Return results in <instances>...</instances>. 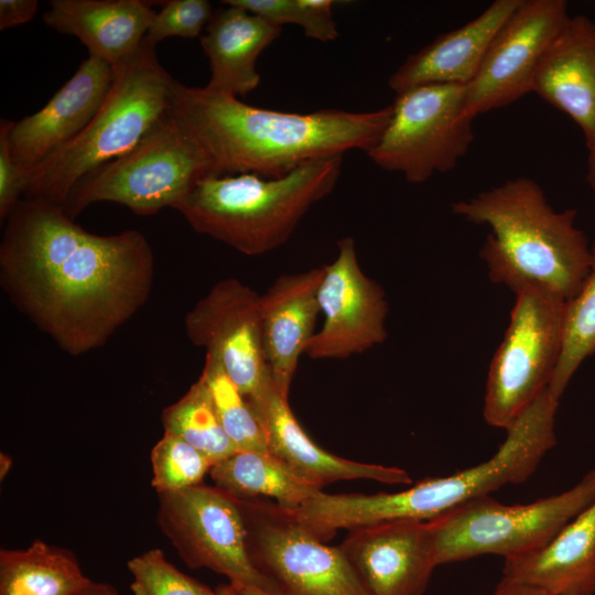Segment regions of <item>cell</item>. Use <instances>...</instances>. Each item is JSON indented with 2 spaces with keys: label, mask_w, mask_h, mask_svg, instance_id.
I'll use <instances>...</instances> for the list:
<instances>
[{
  "label": "cell",
  "mask_w": 595,
  "mask_h": 595,
  "mask_svg": "<svg viewBox=\"0 0 595 595\" xmlns=\"http://www.w3.org/2000/svg\"><path fill=\"white\" fill-rule=\"evenodd\" d=\"M154 252L138 230L96 235L63 206L22 198L4 221L0 282L14 306L61 349L104 346L152 291Z\"/></svg>",
  "instance_id": "obj_1"
},
{
  "label": "cell",
  "mask_w": 595,
  "mask_h": 595,
  "mask_svg": "<svg viewBox=\"0 0 595 595\" xmlns=\"http://www.w3.org/2000/svg\"><path fill=\"white\" fill-rule=\"evenodd\" d=\"M169 111L207 153L217 176L251 173L274 178L310 161L344 155L349 150L367 153L387 128L392 108L278 111L174 79Z\"/></svg>",
  "instance_id": "obj_2"
},
{
  "label": "cell",
  "mask_w": 595,
  "mask_h": 595,
  "mask_svg": "<svg viewBox=\"0 0 595 595\" xmlns=\"http://www.w3.org/2000/svg\"><path fill=\"white\" fill-rule=\"evenodd\" d=\"M452 210L490 228L480 249L489 279L516 294L540 290L569 301L591 271L592 249L575 225L576 210H554L532 178L507 180Z\"/></svg>",
  "instance_id": "obj_3"
},
{
  "label": "cell",
  "mask_w": 595,
  "mask_h": 595,
  "mask_svg": "<svg viewBox=\"0 0 595 595\" xmlns=\"http://www.w3.org/2000/svg\"><path fill=\"white\" fill-rule=\"evenodd\" d=\"M343 155L310 161L274 178L257 174L209 176L175 208L197 232L247 256L285 244L312 205L335 187Z\"/></svg>",
  "instance_id": "obj_4"
},
{
  "label": "cell",
  "mask_w": 595,
  "mask_h": 595,
  "mask_svg": "<svg viewBox=\"0 0 595 595\" xmlns=\"http://www.w3.org/2000/svg\"><path fill=\"white\" fill-rule=\"evenodd\" d=\"M115 72L87 127L28 172L24 198L63 206L82 177L129 152L169 110L174 79L159 63L154 45L143 40Z\"/></svg>",
  "instance_id": "obj_5"
},
{
  "label": "cell",
  "mask_w": 595,
  "mask_h": 595,
  "mask_svg": "<svg viewBox=\"0 0 595 595\" xmlns=\"http://www.w3.org/2000/svg\"><path fill=\"white\" fill-rule=\"evenodd\" d=\"M214 175L207 153L167 110L129 152L82 177L63 208L74 220L98 202L118 203L149 216L164 207L175 209L201 181Z\"/></svg>",
  "instance_id": "obj_6"
},
{
  "label": "cell",
  "mask_w": 595,
  "mask_h": 595,
  "mask_svg": "<svg viewBox=\"0 0 595 595\" xmlns=\"http://www.w3.org/2000/svg\"><path fill=\"white\" fill-rule=\"evenodd\" d=\"M595 501V468L574 487L527 505L507 506L489 496L468 501L431 519L436 564L483 554L509 556L551 541Z\"/></svg>",
  "instance_id": "obj_7"
},
{
  "label": "cell",
  "mask_w": 595,
  "mask_h": 595,
  "mask_svg": "<svg viewBox=\"0 0 595 595\" xmlns=\"http://www.w3.org/2000/svg\"><path fill=\"white\" fill-rule=\"evenodd\" d=\"M390 121L366 153L379 167L423 183L453 170L466 155L475 119L465 106V85L432 84L396 95Z\"/></svg>",
  "instance_id": "obj_8"
},
{
  "label": "cell",
  "mask_w": 595,
  "mask_h": 595,
  "mask_svg": "<svg viewBox=\"0 0 595 595\" xmlns=\"http://www.w3.org/2000/svg\"><path fill=\"white\" fill-rule=\"evenodd\" d=\"M488 371L483 414L506 431L549 387L563 348L566 301L540 290L516 294Z\"/></svg>",
  "instance_id": "obj_9"
},
{
  "label": "cell",
  "mask_w": 595,
  "mask_h": 595,
  "mask_svg": "<svg viewBox=\"0 0 595 595\" xmlns=\"http://www.w3.org/2000/svg\"><path fill=\"white\" fill-rule=\"evenodd\" d=\"M237 501L249 556L280 595H370L339 545L314 537L293 511L263 498Z\"/></svg>",
  "instance_id": "obj_10"
},
{
  "label": "cell",
  "mask_w": 595,
  "mask_h": 595,
  "mask_svg": "<svg viewBox=\"0 0 595 595\" xmlns=\"http://www.w3.org/2000/svg\"><path fill=\"white\" fill-rule=\"evenodd\" d=\"M158 496L156 524L186 566L224 575L237 591L280 595L249 556L236 498L204 484Z\"/></svg>",
  "instance_id": "obj_11"
},
{
  "label": "cell",
  "mask_w": 595,
  "mask_h": 595,
  "mask_svg": "<svg viewBox=\"0 0 595 595\" xmlns=\"http://www.w3.org/2000/svg\"><path fill=\"white\" fill-rule=\"evenodd\" d=\"M570 15L564 0H521L493 37L465 106L476 117L532 93L537 67Z\"/></svg>",
  "instance_id": "obj_12"
},
{
  "label": "cell",
  "mask_w": 595,
  "mask_h": 595,
  "mask_svg": "<svg viewBox=\"0 0 595 595\" xmlns=\"http://www.w3.org/2000/svg\"><path fill=\"white\" fill-rule=\"evenodd\" d=\"M188 339L215 356L247 400L271 381L260 295L235 278L214 284L185 315Z\"/></svg>",
  "instance_id": "obj_13"
},
{
  "label": "cell",
  "mask_w": 595,
  "mask_h": 595,
  "mask_svg": "<svg viewBox=\"0 0 595 595\" xmlns=\"http://www.w3.org/2000/svg\"><path fill=\"white\" fill-rule=\"evenodd\" d=\"M337 248L335 260L323 266L318 304L324 322L306 347L311 359H345L387 338L383 289L361 270L353 238L340 239Z\"/></svg>",
  "instance_id": "obj_14"
},
{
  "label": "cell",
  "mask_w": 595,
  "mask_h": 595,
  "mask_svg": "<svg viewBox=\"0 0 595 595\" xmlns=\"http://www.w3.org/2000/svg\"><path fill=\"white\" fill-rule=\"evenodd\" d=\"M339 548L370 595H422L437 566L431 520L354 529Z\"/></svg>",
  "instance_id": "obj_15"
},
{
  "label": "cell",
  "mask_w": 595,
  "mask_h": 595,
  "mask_svg": "<svg viewBox=\"0 0 595 595\" xmlns=\"http://www.w3.org/2000/svg\"><path fill=\"white\" fill-rule=\"evenodd\" d=\"M115 73L109 63L89 55L43 108L13 122L10 150L25 176L87 127L102 105Z\"/></svg>",
  "instance_id": "obj_16"
},
{
  "label": "cell",
  "mask_w": 595,
  "mask_h": 595,
  "mask_svg": "<svg viewBox=\"0 0 595 595\" xmlns=\"http://www.w3.org/2000/svg\"><path fill=\"white\" fill-rule=\"evenodd\" d=\"M248 402L264 432L269 452L298 477L320 490L328 484L347 479L412 484L404 469L349 461L320 447L302 429L288 398L273 381Z\"/></svg>",
  "instance_id": "obj_17"
},
{
  "label": "cell",
  "mask_w": 595,
  "mask_h": 595,
  "mask_svg": "<svg viewBox=\"0 0 595 595\" xmlns=\"http://www.w3.org/2000/svg\"><path fill=\"white\" fill-rule=\"evenodd\" d=\"M532 93L566 113L581 129L589 153L595 152V21L569 18L543 54Z\"/></svg>",
  "instance_id": "obj_18"
},
{
  "label": "cell",
  "mask_w": 595,
  "mask_h": 595,
  "mask_svg": "<svg viewBox=\"0 0 595 595\" xmlns=\"http://www.w3.org/2000/svg\"><path fill=\"white\" fill-rule=\"evenodd\" d=\"M324 267L279 277L260 295L262 338L273 383L289 398L300 357L314 336Z\"/></svg>",
  "instance_id": "obj_19"
},
{
  "label": "cell",
  "mask_w": 595,
  "mask_h": 595,
  "mask_svg": "<svg viewBox=\"0 0 595 595\" xmlns=\"http://www.w3.org/2000/svg\"><path fill=\"white\" fill-rule=\"evenodd\" d=\"M521 0H496L461 28L437 35L411 54L390 76L397 94L432 84L467 85L477 75L496 32Z\"/></svg>",
  "instance_id": "obj_20"
},
{
  "label": "cell",
  "mask_w": 595,
  "mask_h": 595,
  "mask_svg": "<svg viewBox=\"0 0 595 595\" xmlns=\"http://www.w3.org/2000/svg\"><path fill=\"white\" fill-rule=\"evenodd\" d=\"M154 14L141 0H52L43 20L116 69L138 52Z\"/></svg>",
  "instance_id": "obj_21"
},
{
  "label": "cell",
  "mask_w": 595,
  "mask_h": 595,
  "mask_svg": "<svg viewBox=\"0 0 595 595\" xmlns=\"http://www.w3.org/2000/svg\"><path fill=\"white\" fill-rule=\"evenodd\" d=\"M199 42L210 66L206 87L246 96L260 83L256 65L259 55L281 34L282 28L236 6L214 12Z\"/></svg>",
  "instance_id": "obj_22"
},
{
  "label": "cell",
  "mask_w": 595,
  "mask_h": 595,
  "mask_svg": "<svg viewBox=\"0 0 595 595\" xmlns=\"http://www.w3.org/2000/svg\"><path fill=\"white\" fill-rule=\"evenodd\" d=\"M504 577L552 595L595 592V501L545 545L505 559Z\"/></svg>",
  "instance_id": "obj_23"
},
{
  "label": "cell",
  "mask_w": 595,
  "mask_h": 595,
  "mask_svg": "<svg viewBox=\"0 0 595 595\" xmlns=\"http://www.w3.org/2000/svg\"><path fill=\"white\" fill-rule=\"evenodd\" d=\"M89 581L74 552L40 539L0 550V595H72Z\"/></svg>",
  "instance_id": "obj_24"
},
{
  "label": "cell",
  "mask_w": 595,
  "mask_h": 595,
  "mask_svg": "<svg viewBox=\"0 0 595 595\" xmlns=\"http://www.w3.org/2000/svg\"><path fill=\"white\" fill-rule=\"evenodd\" d=\"M208 474L216 487L236 499L272 498L291 511L320 490L271 453L237 451L213 465Z\"/></svg>",
  "instance_id": "obj_25"
},
{
  "label": "cell",
  "mask_w": 595,
  "mask_h": 595,
  "mask_svg": "<svg viewBox=\"0 0 595 595\" xmlns=\"http://www.w3.org/2000/svg\"><path fill=\"white\" fill-rule=\"evenodd\" d=\"M161 421L164 432L187 442L213 465L238 451L225 432L199 377L182 398L163 409Z\"/></svg>",
  "instance_id": "obj_26"
},
{
  "label": "cell",
  "mask_w": 595,
  "mask_h": 595,
  "mask_svg": "<svg viewBox=\"0 0 595 595\" xmlns=\"http://www.w3.org/2000/svg\"><path fill=\"white\" fill-rule=\"evenodd\" d=\"M199 378L207 388L225 432L238 451L270 453L264 432L247 398L212 354L206 353Z\"/></svg>",
  "instance_id": "obj_27"
},
{
  "label": "cell",
  "mask_w": 595,
  "mask_h": 595,
  "mask_svg": "<svg viewBox=\"0 0 595 595\" xmlns=\"http://www.w3.org/2000/svg\"><path fill=\"white\" fill-rule=\"evenodd\" d=\"M591 249V271L577 294L565 304L562 354L548 387L556 401L580 365L595 355V242Z\"/></svg>",
  "instance_id": "obj_28"
},
{
  "label": "cell",
  "mask_w": 595,
  "mask_h": 595,
  "mask_svg": "<svg viewBox=\"0 0 595 595\" xmlns=\"http://www.w3.org/2000/svg\"><path fill=\"white\" fill-rule=\"evenodd\" d=\"M151 485L158 494L202 484L212 462L181 437L164 432L151 451Z\"/></svg>",
  "instance_id": "obj_29"
},
{
  "label": "cell",
  "mask_w": 595,
  "mask_h": 595,
  "mask_svg": "<svg viewBox=\"0 0 595 595\" xmlns=\"http://www.w3.org/2000/svg\"><path fill=\"white\" fill-rule=\"evenodd\" d=\"M223 3L256 13L281 28L299 25L314 40L328 42L338 36L333 0H226Z\"/></svg>",
  "instance_id": "obj_30"
},
{
  "label": "cell",
  "mask_w": 595,
  "mask_h": 595,
  "mask_svg": "<svg viewBox=\"0 0 595 595\" xmlns=\"http://www.w3.org/2000/svg\"><path fill=\"white\" fill-rule=\"evenodd\" d=\"M127 567L133 595H216V589L176 569L158 548L134 555Z\"/></svg>",
  "instance_id": "obj_31"
},
{
  "label": "cell",
  "mask_w": 595,
  "mask_h": 595,
  "mask_svg": "<svg viewBox=\"0 0 595 595\" xmlns=\"http://www.w3.org/2000/svg\"><path fill=\"white\" fill-rule=\"evenodd\" d=\"M213 14L212 4L206 0L164 1L162 9L155 12L144 40L155 46L170 36L197 37Z\"/></svg>",
  "instance_id": "obj_32"
},
{
  "label": "cell",
  "mask_w": 595,
  "mask_h": 595,
  "mask_svg": "<svg viewBox=\"0 0 595 595\" xmlns=\"http://www.w3.org/2000/svg\"><path fill=\"white\" fill-rule=\"evenodd\" d=\"M13 120L0 121V220L3 224L22 199L26 176L13 161L9 132Z\"/></svg>",
  "instance_id": "obj_33"
},
{
  "label": "cell",
  "mask_w": 595,
  "mask_h": 595,
  "mask_svg": "<svg viewBox=\"0 0 595 595\" xmlns=\"http://www.w3.org/2000/svg\"><path fill=\"white\" fill-rule=\"evenodd\" d=\"M39 8L36 0H0V30L31 21Z\"/></svg>",
  "instance_id": "obj_34"
},
{
  "label": "cell",
  "mask_w": 595,
  "mask_h": 595,
  "mask_svg": "<svg viewBox=\"0 0 595 595\" xmlns=\"http://www.w3.org/2000/svg\"><path fill=\"white\" fill-rule=\"evenodd\" d=\"M493 595H552L551 593L507 577L501 578Z\"/></svg>",
  "instance_id": "obj_35"
},
{
  "label": "cell",
  "mask_w": 595,
  "mask_h": 595,
  "mask_svg": "<svg viewBox=\"0 0 595 595\" xmlns=\"http://www.w3.org/2000/svg\"><path fill=\"white\" fill-rule=\"evenodd\" d=\"M72 595H119L118 589L110 583L89 581Z\"/></svg>",
  "instance_id": "obj_36"
},
{
  "label": "cell",
  "mask_w": 595,
  "mask_h": 595,
  "mask_svg": "<svg viewBox=\"0 0 595 595\" xmlns=\"http://www.w3.org/2000/svg\"><path fill=\"white\" fill-rule=\"evenodd\" d=\"M586 181L595 193V152L589 153L587 158Z\"/></svg>",
  "instance_id": "obj_37"
},
{
  "label": "cell",
  "mask_w": 595,
  "mask_h": 595,
  "mask_svg": "<svg viewBox=\"0 0 595 595\" xmlns=\"http://www.w3.org/2000/svg\"><path fill=\"white\" fill-rule=\"evenodd\" d=\"M12 465H13V458L10 455L1 452L0 453V480L1 482L6 478Z\"/></svg>",
  "instance_id": "obj_38"
},
{
  "label": "cell",
  "mask_w": 595,
  "mask_h": 595,
  "mask_svg": "<svg viewBox=\"0 0 595 595\" xmlns=\"http://www.w3.org/2000/svg\"><path fill=\"white\" fill-rule=\"evenodd\" d=\"M235 588L231 584H223L216 588V595H234Z\"/></svg>",
  "instance_id": "obj_39"
},
{
  "label": "cell",
  "mask_w": 595,
  "mask_h": 595,
  "mask_svg": "<svg viewBox=\"0 0 595 595\" xmlns=\"http://www.w3.org/2000/svg\"><path fill=\"white\" fill-rule=\"evenodd\" d=\"M234 587V586H232ZM235 588V587H234ZM234 595H267V594H260V593H252V592H242V591H237L235 588V594Z\"/></svg>",
  "instance_id": "obj_40"
}]
</instances>
